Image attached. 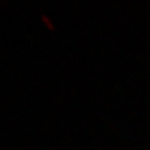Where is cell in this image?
I'll use <instances>...</instances> for the list:
<instances>
[{"mask_svg": "<svg viewBox=\"0 0 150 150\" xmlns=\"http://www.w3.org/2000/svg\"><path fill=\"white\" fill-rule=\"evenodd\" d=\"M41 19H43V20H44V23H45V24L46 25H48V28H49V29H51V30H53L54 29V26H53V24H51V21L49 20V19L48 18H46L45 15H43V16H41Z\"/></svg>", "mask_w": 150, "mask_h": 150, "instance_id": "cell-1", "label": "cell"}]
</instances>
